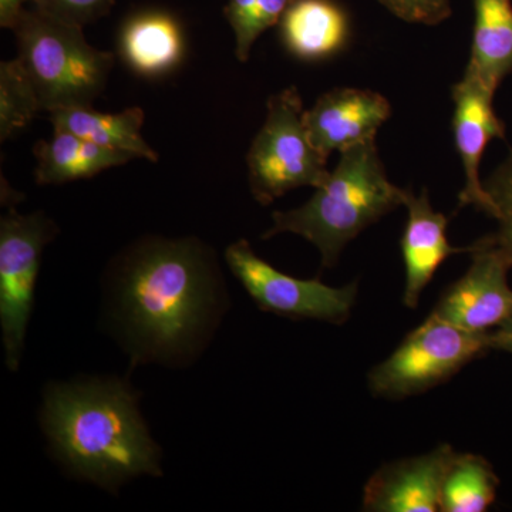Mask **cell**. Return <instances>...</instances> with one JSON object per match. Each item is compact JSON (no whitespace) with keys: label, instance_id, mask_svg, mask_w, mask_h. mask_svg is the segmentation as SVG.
Here are the masks:
<instances>
[{"label":"cell","instance_id":"cell-1","mask_svg":"<svg viewBox=\"0 0 512 512\" xmlns=\"http://www.w3.org/2000/svg\"><path fill=\"white\" fill-rule=\"evenodd\" d=\"M113 316L134 363H187L207 345L227 305L214 251L197 238L151 237L110 272Z\"/></svg>","mask_w":512,"mask_h":512},{"label":"cell","instance_id":"cell-2","mask_svg":"<svg viewBox=\"0 0 512 512\" xmlns=\"http://www.w3.org/2000/svg\"><path fill=\"white\" fill-rule=\"evenodd\" d=\"M53 454L74 477L117 494L140 476L158 477L161 448L120 379L52 384L40 414Z\"/></svg>","mask_w":512,"mask_h":512},{"label":"cell","instance_id":"cell-3","mask_svg":"<svg viewBox=\"0 0 512 512\" xmlns=\"http://www.w3.org/2000/svg\"><path fill=\"white\" fill-rule=\"evenodd\" d=\"M407 190L387 178L376 141L340 153L338 165L302 207L272 214V227L262 235H299L318 248L322 268L338 264L350 241L404 205Z\"/></svg>","mask_w":512,"mask_h":512},{"label":"cell","instance_id":"cell-4","mask_svg":"<svg viewBox=\"0 0 512 512\" xmlns=\"http://www.w3.org/2000/svg\"><path fill=\"white\" fill-rule=\"evenodd\" d=\"M19 55L42 111L93 106L109 83L111 52L87 42L83 28L40 9L23 10L12 29Z\"/></svg>","mask_w":512,"mask_h":512},{"label":"cell","instance_id":"cell-5","mask_svg":"<svg viewBox=\"0 0 512 512\" xmlns=\"http://www.w3.org/2000/svg\"><path fill=\"white\" fill-rule=\"evenodd\" d=\"M266 110L264 126L247 154L249 188L262 205L272 204L296 188H318L330 173L329 156L309 137L296 87L269 97Z\"/></svg>","mask_w":512,"mask_h":512},{"label":"cell","instance_id":"cell-6","mask_svg":"<svg viewBox=\"0 0 512 512\" xmlns=\"http://www.w3.org/2000/svg\"><path fill=\"white\" fill-rule=\"evenodd\" d=\"M493 349L491 332L473 333L430 313L367 376L370 393L403 400L429 392Z\"/></svg>","mask_w":512,"mask_h":512},{"label":"cell","instance_id":"cell-7","mask_svg":"<svg viewBox=\"0 0 512 512\" xmlns=\"http://www.w3.org/2000/svg\"><path fill=\"white\" fill-rule=\"evenodd\" d=\"M57 232L42 211L22 215L10 210L0 220V328L10 372L22 362L43 249Z\"/></svg>","mask_w":512,"mask_h":512},{"label":"cell","instance_id":"cell-8","mask_svg":"<svg viewBox=\"0 0 512 512\" xmlns=\"http://www.w3.org/2000/svg\"><path fill=\"white\" fill-rule=\"evenodd\" d=\"M229 271L261 311L289 319H312L343 325L355 308L359 284L329 286L319 279H299L259 258L245 239L225 251Z\"/></svg>","mask_w":512,"mask_h":512},{"label":"cell","instance_id":"cell-9","mask_svg":"<svg viewBox=\"0 0 512 512\" xmlns=\"http://www.w3.org/2000/svg\"><path fill=\"white\" fill-rule=\"evenodd\" d=\"M468 254L470 268L448 286L431 313L468 332H493L512 319V264L493 235L474 242Z\"/></svg>","mask_w":512,"mask_h":512},{"label":"cell","instance_id":"cell-10","mask_svg":"<svg viewBox=\"0 0 512 512\" xmlns=\"http://www.w3.org/2000/svg\"><path fill=\"white\" fill-rule=\"evenodd\" d=\"M457 451L440 444L419 456L383 464L363 488V511H440L444 478Z\"/></svg>","mask_w":512,"mask_h":512},{"label":"cell","instance_id":"cell-11","mask_svg":"<svg viewBox=\"0 0 512 512\" xmlns=\"http://www.w3.org/2000/svg\"><path fill=\"white\" fill-rule=\"evenodd\" d=\"M493 90L488 89L473 74L464 73L454 84L453 131L466 181L458 195V208L473 205L494 217V205L480 178L481 158L493 138H505V127L495 114Z\"/></svg>","mask_w":512,"mask_h":512},{"label":"cell","instance_id":"cell-12","mask_svg":"<svg viewBox=\"0 0 512 512\" xmlns=\"http://www.w3.org/2000/svg\"><path fill=\"white\" fill-rule=\"evenodd\" d=\"M390 114L392 107L382 94L340 87L322 94L311 110H305V124L315 147L330 156L375 140Z\"/></svg>","mask_w":512,"mask_h":512},{"label":"cell","instance_id":"cell-13","mask_svg":"<svg viewBox=\"0 0 512 512\" xmlns=\"http://www.w3.org/2000/svg\"><path fill=\"white\" fill-rule=\"evenodd\" d=\"M404 207L407 222L402 241L404 262L403 305L409 309L419 306L421 295L433 281L443 262L451 255L470 252V247L456 248L448 242L446 215L434 210L429 192L414 195L407 190Z\"/></svg>","mask_w":512,"mask_h":512},{"label":"cell","instance_id":"cell-14","mask_svg":"<svg viewBox=\"0 0 512 512\" xmlns=\"http://www.w3.org/2000/svg\"><path fill=\"white\" fill-rule=\"evenodd\" d=\"M279 29L286 49L311 62L336 55L349 39L348 16L333 0H293Z\"/></svg>","mask_w":512,"mask_h":512},{"label":"cell","instance_id":"cell-15","mask_svg":"<svg viewBox=\"0 0 512 512\" xmlns=\"http://www.w3.org/2000/svg\"><path fill=\"white\" fill-rule=\"evenodd\" d=\"M119 49L124 62L143 76H161L177 67L184 53L183 32L165 12H143L121 28Z\"/></svg>","mask_w":512,"mask_h":512},{"label":"cell","instance_id":"cell-16","mask_svg":"<svg viewBox=\"0 0 512 512\" xmlns=\"http://www.w3.org/2000/svg\"><path fill=\"white\" fill-rule=\"evenodd\" d=\"M36 183L60 185L86 180L94 175L130 163L134 156L101 147L69 131L55 130L50 140H40L35 147Z\"/></svg>","mask_w":512,"mask_h":512},{"label":"cell","instance_id":"cell-17","mask_svg":"<svg viewBox=\"0 0 512 512\" xmlns=\"http://www.w3.org/2000/svg\"><path fill=\"white\" fill-rule=\"evenodd\" d=\"M49 114L55 130L69 131L101 147L146 158L151 163L158 161L156 151L141 136L144 111L140 107L110 114L94 110L92 106H76L53 110Z\"/></svg>","mask_w":512,"mask_h":512},{"label":"cell","instance_id":"cell-18","mask_svg":"<svg viewBox=\"0 0 512 512\" xmlns=\"http://www.w3.org/2000/svg\"><path fill=\"white\" fill-rule=\"evenodd\" d=\"M473 2V45L466 73L497 92L512 72V0Z\"/></svg>","mask_w":512,"mask_h":512},{"label":"cell","instance_id":"cell-19","mask_svg":"<svg viewBox=\"0 0 512 512\" xmlns=\"http://www.w3.org/2000/svg\"><path fill=\"white\" fill-rule=\"evenodd\" d=\"M498 480L487 458L457 453L441 490V512H484L497 498Z\"/></svg>","mask_w":512,"mask_h":512},{"label":"cell","instance_id":"cell-20","mask_svg":"<svg viewBox=\"0 0 512 512\" xmlns=\"http://www.w3.org/2000/svg\"><path fill=\"white\" fill-rule=\"evenodd\" d=\"M39 111V97L19 60L0 63V140L23 130Z\"/></svg>","mask_w":512,"mask_h":512},{"label":"cell","instance_id":"cell-21","mask_svg":"<svg viewBox=\"0 0 512 512\" xmlns=\"http://www.w3.org/2000/svg\"><path fill=\"white\" fill-rule=\"evenodd\" d=\"M494 205V220L498 222L493 235L512 264V153L484 183Z\"/></svg>","mask_w":512,"mask_h":512},{"label":"cell","instance_id":"cell-22","mask_svg":"<svg viewBox=\"0 0 512 512\" xmlns=\"http://www.w3.org/2000/svg\"><path fill=\"white\" fill-rule=\"evenodd\" d=\"M116 0H36L35 6L73 25L84 26L109 15Z\"/></svg>","mask_w":512,"mask_h":512},{"label":"cell","instance_id":"cell-23","mask_svg":"<svg viewBox=\"0 0 512 512\" xmlns=\"http://www.w3.org/2000/svg\"><path fill=\"white\" fill-rule=\"evenodd\" d=\"M397 18L409 23L434 26L451 16L450 0H379Z\"/></svg>","mask_w":512,"mask_h":512},{"label":"cell","instance_id":"cell-24","mask_svg":"<svg viewBox=\"0 0 512 512\" xmlns=\"http://www.w3.org/2000/svg\"><path fill=\"white\" fill-rule=\"evenodd\" d=\"M256 0H228L224 13L235 35V56L239 62H248L252 45L249 43V28L254 18Z\"/></svg>","mask_w":512,"mask_h":512},{"label":"cell","instance_id":"cell-25","mask_svg":"<svg viewBox=\"0 0 512 512\" xmlns=\"http://www.w3.org/2000/svg\"><path fill=\"white\" fill-rule=\"evenodd\" d=\"M292 3L293 0H256L254 18L249 28V43L254 46L265 30L278 25Z\"/></svg>","mask_w":512,"mask_h":512},{"label":"cell","instance_id":"cell-26","mask_svg":"<svg viewBox=\"0 0 512 512\" xmlns=\"http://www.w3.org/2000/svg\"><path fill=\"white\" fill-rule=\"evenodd\" d=\"M36 0H0V26L3 29H13L22 16L25 3Z\"/></svg>","mask_w":512,"mask_h":512},{"label":"cell","instance_id":"cell-27","mask_svg":"<svg viewBox=\"0 0 512 512\" xmlns=\"http://www.w3.org/2000/svg\"><path fill=\"white\" fill-rule=\"evenodd\" d=\"M493 338V349L503 350L512 355V319L505 322L500 328L491 332Z\"/></svg>","mask_w":512,"mask_h":512}]
</instances>
